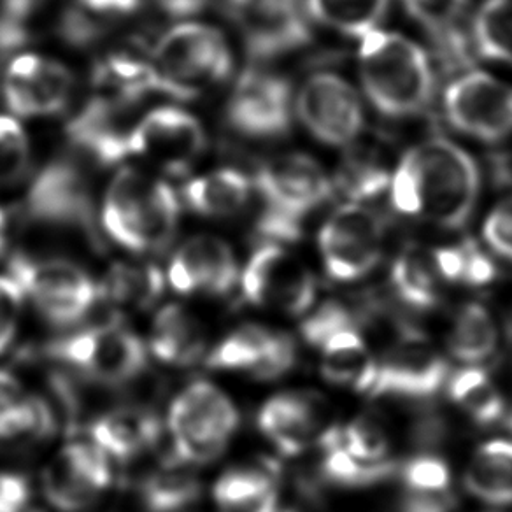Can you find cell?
<instances>
[{"label":"cell","instance_id":"1","mask_svg":"<svg viewBox=\"0 0 512 512\" xmlns=\"http://www.w3.org/2000/svg\"><path fill=\"white\" fill-rule=\"evenodd\" d=\"M474 158L448 139H430L407 151L390 183L399 213L442 228L467 223L479 197Z\"/></svg>","mask_w":512,"mask_h":512},{"label":"cell","instance_id":"2","mask_svg":"<svg viewBox=\"0 0 512 512\" xmlns=\"http://www.w3.org/2000/svg\"><path fill=\"white\" fill-rule=\"evenodd\" d=\"M358 65L363 90L386 116H413L421 113L432 99V65L425 50L409 37L372 30L362 37Z\"/></svg>","mask_w":512,"mask_h":512},{"label":"cell","instance_id":"3","mask_svg":"<svg viewBox=\"0 0 512 512\" xmlns=\"http://www.w3.org/2000/svg\"><path fill=\"white\" fill-rule=\"evenodd\" d=\"M179 204L171 186L134 169H123L107 188L102 225L123 248L148 253L171 244Z\"/></svg>","mask_w":512,"mask_h":512},{"label":"cell","instance_id":"4","mask_svg":"<svg viewBox=\"0 0 512 512\" xmlns=\"http://www.w3.org/2000/svg\"><path fill=\"white\" fill-rule=\"evenodd\" d=\"M255 186L265 204L258 234L283 242L299 239L304 220L330 199L334 188L325 169L300 153L267 162L256 174Z\"/></svg>","mask_w":512,"mask_h":512},{"label":"cell","instance_id":"5","mask_svg":"<svg viewBox=\"0 0 512 512\" xmlns=\"http://www.w3.org/2000/svg\"><path fill=\"white\" fill-rule=\"evenodd\" d=\"M160 93L192 100L230 76L232 51L220 30L202 23H183L169 30L153 51Z\"/></svg>","mask_w":512,"mask_h":512},{"label":"cell","instance_id":"6","mask_svg":"<svg viewBox=\"0 0 512 512\" xmlns=\"http://www.w3.org/2000/svg\"><path fill=\"white\" fill-rule=\"evenodd\" d=\"M169 432L181 462H213L239 427L234 402L218 386L197 381L186 386L169 409Z\"/></svg>","mask_w":512,"mask_h":512},{"label":"cell","instance_id":"7","mask_svg":"<svg viewBox=\"0 0 512 512\" xmlns=\"http://www.w3.org/2000/svg\"><path fill=\"white\" fill-rule=\"evenodd\" d=\"M46 355L104 386L132 383L148 365L143 341L118 325L88 328L57 339L46 346Z\"/></svg>","mask_w":512,"mask_h":512},{"label":"cell","instance_id":"8","mask_svg":"<svg viewBox=\"0 0 512 512\" xmlns=\"http://www.w3.org/2000/svg\"><path fill=\"white\" fill-rule=\"evenodd\" d=\"M9 276L34 302L37 311L60 327L83 320L100 295L92 278L67 260L15 255L9 262Z\"/></svg>","mask_w":512,"mask_h":512},{"label":"cell","instance_id":"9","mask_svg":"<svg viewBox=\"0 0 512 512\" xmlns=\"http://www.w3.org/2000/svg\"><path fill=\"white\" fill-rule=\"evenodd\" d=\"M383 242V223L360 204L339 207L318 237L325 271L341 283L365 278L374 271L383 256Z\"/></svg>","mask_w":512,"mask_h":512},{"label":"cell","instance_id":"10","mask_svg":"<svg viewBox=\"0 0 512 512\" xmlns=\"http://www.w3.org/2000/svg\"><path fill=\"white\" fill-rule=\"evenodd\" d=\"M242 293L253 306L299 316L313 307L316 279L297 256L278 244H265L249 258Z\"/></svg>","mask_w":512,"mask_h":512},{"label":"cell","instance_id":"11","mask_svg":"<svg viewBox=\"0 0 512 512\" xmlns=\"http://www.w3.org/2000/svg\"><path fill=\"white\" fill-rule=\"evenodd\" d=\"M444 111L463 134L500 141L512 134V85L486 72H469L448 86Z\"/></svg>","mask_w":512,"mask_h":512},{"label":"cell","instance_id":"12","mask_svg":"<svg viewBox=\"0 0 512 512\" xmlns=\"http://www.w3.org/2000/svg\"><path fill=\"white\" fill-rule=\"evenodd\" d=\"M206 146L200 121L179 107H158L146 114L130 137V155L144 158L172 176L190 171Z\"/></svg>","mask_w":512,"mask_h":512},{"label":"cell","instance_id":"13","mask_svg":"<svg viewBox=\"0 0 512 512\" xmlns=\"http://www.w3.org/2000/svg\"><path fill=\"white\" fill-rule=\"evenodd\" d=\"M295 106L302 125L321 143L346 146L362 132V100L355 88L334 72H320L307 79Z\"/></svg>","mask_w":512,"mask_h":512},{"label":"cell","instance_id":"14","mask_svg":"<svg viewBox=\"0 0 512 512\" xmlns=\"http://www.w3.org/2000/svg\"><path fill=\"white\" fill-rule=\"evenodd\" d=\"M448 376L446 360L427 335L404 330L377 363L372 395L399 399H428L439 392Z\"/></svg>","mask_w":512,"mask_h":512},{"label":"cell","instance_id":"15","mask_svg":"<svg viewBox=\"0 0 512 512\" xmlns=\"http://www.w3.org/2000/svg\"><path fill=\"white\" fill-rule=\"evenodd\" d=\"M306 11V0H237L227 13L239 23L249 55L267 60L309 41Z\"/></svg>","mask_w":512,"mask_h":512},{"label":"cell","instance_id":"16","mask_svg":"<svg viewBox=\"0 0 512 512\" xmlns=\"http://www.w3.org/2000/svg\"><path fill=\"white\" fill-rule=\"evenodd\" d=\"M25 213L37 225L76 228L95 239L90 185L71 162H53L37 176L25 200Z\"/></svg>","mask_w":512,"mask_h":512},{"label":"cell","instance_id":"17","mask_svg":"<svg viewBox=\"0 0 512 512\" xmlns=\"http://www.w3.org/2000/svg\"><path fill=\"white\" fill-rule=\"evenodd\" d=\"M228 123L251 139H274L292 123V90L288 81L264 71H248L237 81L228 102Z\"/></svg>","mask_w":512,"mask_h":512},{"label":"cell","instance_id":"18","mask_svg":"<svg viewBox=\"0 0 512 512\" xmlns=\"http://www.w3.org/2000/svg\"><path fill=\"white\" fill-rule=\"evenodd\" d=\"M109 484V460L95 444L65 446L43 474L44 497L60 512L85 511Z\"/></svg>","mask_w":512,"mask_h":512},{"label":"cell","instance_id":"19","mask_svg":"<svg viewBox=\"0 0 512 512\" xmlns=\"http://www.w3.org/2000/svg\"><path fill=\"white\" fill-rule=\"evenodd\" d=\"M72 88L74 78L67 67L37 55L16 57L2 83L6 104L23 118L64 111Z\"/></svg>","mask_w":512,"mask_h":512},{"label":"cell","instance_id":"20","mask_svg":"<svg viewBox=\"0 0 512 512\" xmlns=\"http://www.w3.org/2000/svg\"><path fill=\"white\" fill-rule=\"evenodd\" d=\"M132 106L116 97L90 100L69 123L67 136L97 164H120L130 155V137L136 128V123L130 120Z\"/></svg>","mask_w":512,"mask_h":512},{"label":"cell","instance_id":"21","mask_svg":"<svg viewBox=\"0 0 512 512\" xmlns=\"http://www.w3.org/2000/svg\"><path fill=\"white\" fill-rule=\"evenodd\" d=\"M237 276L232 249L213 235H197L186 241L169 267V283L183 295H225L234 288Z\"/></svg>","mask_w":512,"mask_h":512},{"label":"cell","instance_id":"22","mask_svg":"<svg viewBox=\"0 0 512 512\" xmlns=\"http://www.w3.org/2000/svg\"><path fill=\"white\" fill-rule=\"evenodd\" d=\"M258 425L265 437L286 456L304 453L313 442H320L321 420L316 404L304 395H278L258 414Z\"/></svg>","mask_w":512,"mask_h":512},{"label":"cell","instance_id":"23","mask_svg":"<svg viewBox=\"0 0 512 512\" xmlns=\"http://www.w3.org/2000/svg\"><path fill=\"white\" fill-rule=\"evenodd\" d=\"M162 434V423L143 407H118L93 421V444L107 456L130 462L150 451Z\"/></svg>","mask_w":512,"mask_h":512},{"label":"cell","instance_id":"24","mask_svg":"<svg viewBox=\"0 0 512 512\" xmlns=\"http://www.w3.org/2000/svg\"><path fill=\"white\" fill-rule=\"evenodd\" d=\"M320 351L321 374L328 383L355 392H372L377 376L376 358L355 325L328 337Z\"/></svg>","mask_w":512,"mask_h":512},{"label":"cell","instance_id":"25","mask_svg":"<svg viewBox=\"0 0 512 512\" xmlns=\"http://www.w3.org/2000/svg\"><path fill=\"white\" fill-rule=\"evenodd\" d=\"M150 349L160 362L192 365L206 349V335L199 320L185 307L169 304L160 309L151 328Z\"/></svg>","mask_w":512,"mask_h":512},{"label":"cell","instance_id":"26","mask_svg":"<svg viewBox=\"0 0 512 512\" xmlns=\"http://www.w3.org/2000/svg\"><path fill=\"white\" fill-rule=\"evenodd\" d=\"M465 488L486 504H512V441L495 439L477 449L465 470Z\"/></svg>","mask_w":512,"mask_h":512},{"label":"cell","instance_id":"27","mask_svg":"<svg viewBox=\"0 0 512 512\" xmlns=\"http://www.w3.org/2000/svg\"><path fill=\"white\" fill-rule=\"evenodd\" d=\"M188 206L204 216L227 218L241 213L251 197V181L235 169L193 179L183 190Z\"/></svg>","mask_w":512,"mask_h":512},{"label":"cell","instance_id":"28","mask_svg":"<svg viewBox=\"0 0 512 512\" xmlns=\"http://www.w3.org/2000/svg\"><path fill=\"white\" fill-rule=\"evenodd\" d=\"M202 493L197 474L190 465L174 458L144 477L139 497L146 512H183L190 509Z\"/></svg>","mask_w":512,"mask_h":512},{"label":"cell","instance_id":"29","mask_svg":"<svg viewBox=\"0 0 512 512\" xmlns=\"http://www.w3.org/2000/svg\"><path fill=\"white\" fill-rule=\"evenodd\" d=\"M441 281L432 249L411 246L393 264V288L400 300L414 309H432L439 302Z\"/></svg>","mask_w":512,"mask_h":512},{"label":"cell","instance_id":"30","mask_svg":"<svg viewBox=\"0 0 512 512\" xmlns=\"http://www.w3.org/2000/svg\"><path fill=\"white\" fill-rule=\"evenodd\" d=\"M213 495L225 512H279L278 488L262 470H228L214 484Z\"/></svg>","mask_w":512,"mask_h":512},{"label":"cell","instance_id":"31","mask_svg":"<svg viewBox=\"0 0 512 512\" xmlns=\"http://www.w3.org/2000/svg\"><path fill=\"white\" fill-rule=\"evenodd\" d=\"M164 286V274L153 265L114 264L107 272L100 295L121 309L141 311L162 297Z\"/></svg>","mask_w":512,"mask_h":512},{"label":"cell","instance_id":"32","mask_svg":"<svg viewBox=\"0 0 512 512\" xmlns=\"http://www.w3.org/2000/svg\"><path fill=\"white\" fill-rule=\"evenodd\" d=\"M498 330L486 307L470 302L458 311L449 332V351L463 363H481L497 349Z\"/></svg>","mask_w":512,"mask_h":512},{"label":"cell","instance_id":"33","mask_svg":"<svg viewBox=\"0 0 512 512\" xmlns=\"http://www.w3.org/2000/svg\"><path fill=\"white\" fill-rule=\"evenodd\" d=\"M320 444L325 451L321 463L323 476L342 488H365L381 483L386 477L392 476L395 470L393 463L388 460L367 462L351 455L339 441V428L323 432Z\"/></svg>","mask_w":512,"mask_h":512},{"label":"cell","instance_id":"34","mask_svg":"<svg viewBox=\"0 0 512 512\" xmlns=\"http://www.w3.org/2000/svg\"><path fill=\"white\" fill-rule=\"evenodd\" d=\"M390 0H306L307 13L328 29L360 37L377 29Z\"/></svg>","mask_w":512,"mask_h":512},{"label":"cell","instance_id":"35","mask_svg":"<svg viewBox=\"0 0 512 512\" xmlns=\"http://www.w3.org/2000/svg\"><path fill=\"white\" fill-rule=\"evenodd\" d=\"M449 397L479 425L504 418V397L483 369L467 367L456 372L449 381Z\"/></svg>","mask_w":512,"mask_h":512},{"label":"cell","instance_id":"36","mask_svg":"<svg viewBox=\"0 0 512 512\" xmlns=\"http://www.w3.org/2000/svg\"><path fill=\"white\" fill-rule=\"evenodd\" d=\"M93 81L113 90V97L136 104L150 92L160 93V81L153 65L128 55H109L93 72Z\"/></svg>","mask_w":512,"mask_h":512},{"label":"cell","instance_id":"37","mask_svg":"<svg viewBox=\"0 0 512 512\" xmlns=\"http://www.w3.org/2000/svg\"><path fill=\"white\" fill-rule=\"evenodd\" d=\"M274 332L260 325H244L227 335L207 356V365L220 370H253L264 358Z\"/></svg>","mask_w":512,"mask_h":512},{"label":"cell","instance_id":"38","mask_svg":"<svg viewBox=\"0 0 512 512\" xmlns=\"http://www.w3.org/2000/svg\"><path fill=\"white\" fill-rule=\"evenodd\" d=\"M474 36L481 55L512 65V0H486L477 13Z\"/></svg>","mask_w":512,"mask_h":512},{"label":"cell","instance_id":"39","mask_svg":"<svg viewBox=\"0 0 512 512\" xmlns=\"http://www.w3.org/2000/svg\"><path fill=\"white\" fill-rule=\"evenodd\" d=\"M30 146L18 121L0 116V188L15 185L27 174Z\"/></svg>","mask_w":512,"mask_h":512},{"label":"cell","instance_id":"40","mask_svg":"<svg viewBox=\"0 0 512 512\" xmlns=\"http://www.w3.org/2000/svg\"><path fill=\"white\" fill-rule=\"evenodd\" d=\"M339 441L351 455L367 462L388 460L390 441L384 428L372 418L360 416L339 430Z\"/></svg>","mask_w":512,"mask_h":512},{"label":"cell","instance_id":"41","mask_svg":"<svg viewBox=\"0 0 512 512\" xmlns=\"http://www.w3.org/2000/svg\"><path fill=\"white\" fill-rule=\"evenodd\" d=\"M392 183V176L384 171L383 167L370 162H363L362 158L358 160H349L342 167L339 174V185L342 192L349 195L353 200L369 199L377 193L383 192Z\"/></svg>","mask_w":512,"mask_h":512},{"label":"cell","instance_id":"42","mask_svg":"<svg viewBox=\"0 0 512 512\" xmlns=\"http://www.w3.org/2000/svg\"><path fill=\"white\" fill-rule=\"evenodd\" d=\"M402 481L409 491H449L448 463L435 456H418L402 469Z\"/></svg>","mask_w":512,"mask_h":512},{"label":"cell","instance_id":"43","mask_svg":"<svg viewBox=\"0 0 512 512\" xmlns=\"http://www.w3.org/2000/svg\"><path fill=\"white\" fill-rule=\"evenodd\" d=\"M355 323L349 316L348 309L335 304V302H327L320 309H316L306 321L302 323V335L306 339L307 344H311L313 348H320L328 337L341 332L344 328L353 327Z\"/></svg>","mask_w":512,"mask_h":512},{"label":"cell","instance_id":"44","mask_svg":"<svg viewBox=\"0 0 512 512\" xmlns=\"http://www.w3.org/2000/svg\"><path fill=\"white\" fill-rule=\"evenodd\" d=\"M404 4L427 29L444 34L460 18L467 0H404Z\"/></svg>","mask_w":512,"mask_h":512},{"label":"cell","instance_id":"45","mask_svg":"<svg viewBox=\"0 0 512 512\" xmlns=\"http://www.w3.org/2000/svg\"><path fill=\"white\" fill-rule=\"evenodd\" d=\"M23 293L11 276H0V355L15 341L18 321L22 316Z\"/></svg>","mask_w":512,"mask_h":512},{"label":"cell","instance_id":"46","mask_svg":"<svg viewBox=\"0 0 512 512\" xmlns=\"http://www.w3.org/2000/svg\"><path fill=\"white\" fill-rule=\"evenodd\" d=\"M297 362V348L290 335L274 332L271 344L265 351L264 358L258 362L255 369L251 370L253 376L258 379H278L285 376L286 372L293 369Z\"/></svg>","mask_w":512,"mask_h":512},{"label":"cell","instance_id":"47","mask_svg":"<svg viewBox=\"0 0 512 512\" xmlns=\"http://www.w3.org/2000/svg\"><path fill=\"white\" fill-rule=\"evenodd\" d=\"M483 237L498 256L512 262V197L491 209L484 221Z\"/></svg>","mask_w":512,"mask_h":512},{"label":"cell","instance_id":"48","mask_svg":"<svg viewBox=\"0 0 512 512\" xmlns=\"http://www.w3.org/2000/svg\"><path fill=\"white\" fill-rule=\"evenodd\" d=\"M497 276L495 264L483 249L476 246V242L465 241V271L463 281L465 285L484 286L491 283Z\"/></svg>","mask_w":512,"mask_h":512},{"label":"cell","instance_id":"49","mask_svg":"<svg viewBox=\"0 0 512 512\" xmlns=\"http://www.w3.org/2000/svg\"><path fill=\"white\" fill-rule=\"evenodd\" d=\"M455 498L451 491L406 490L400 512H451Z\"/></svg>","mask_w":512,"mask_h":512},{"label":"cell","instance_id":"50","mask_svg":"<svg viewBox=\"0 0 512 512\" xmlns=\"http://www.w3.org/2000/svg\"><path fill=\"white\" fill-rule=\"evenodd\" d=\"M29 483L18 474L0 472V512H27Z\"/></svg>","mask_w":512,"mask_h":512},{"label":"cell","instance_id":"51","mask_svg":"<svg viewBox=\"0 0 512 512\" xmlns=\"http://www.w3.org/2000/svg\"><path fill=\"white\" fill-rule=\"evenodd\" d=\"M60 30L65 41L83 46V44L92 43L95 37L100 36L99 23L93 22L92 18H88L85 13H81L79 9H71L64 20L60 23Z\"/></svg>","mask_w":512,"mask_h":512},{"label":"cell","instance_id":"52","mask_svg":"<svg viewBox=\"0 0 512 512\" xmlns=\"http://www.w3.org/2000/svg\"><path fill=\"white\" fill-rule=\"evenodd\" d=\"M25 395L27 393H23L22 386L16 381L15 376L8 372H0V441Z\"/></svg>","mask_w":512,"mask_h":512},{"label":"cell","instance_id":"53","mask_svg":"<svg viewBox=\"0 0 512 512\" xmlns=\"http://www.w3.org/2000/svg\"><path fill=\"white\" fill-rule=\"evenodd\" d=\"M79 6L99 15H130L141 6V0H78Z\"/></svg>","mask_w":512,"mask_h":512},{"label":"cell","instance_id":"54","mask_svg":"<svg viewBox=\"0 0 512 512\" xmlns=\"http://www.w3.org/2000/svg\"><path fill=\"white\" fill-rule=\"evenodd\" d=\"M158 8L174 18L190 16L206 9L213 0H155Z\"/></svg>","mask_w":512,"mask_h":512},{"label":"cell","instance_id":"55","mask_svg":"<svg viewBox=\"0 0 512 512\" xmlns=\"http://www.w3.org/2000/svg\"><path fill=\"white\" fill-rule=\"evenodd\" d=\"M6 246V216L0 211V255Z\"/></svg>","mask_w":512,"mask_h":512}]
</instances>
